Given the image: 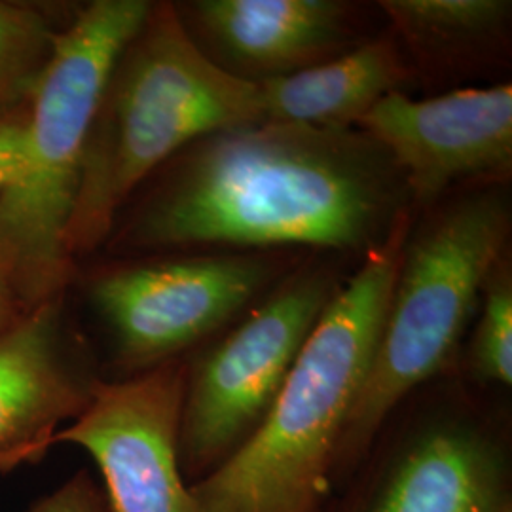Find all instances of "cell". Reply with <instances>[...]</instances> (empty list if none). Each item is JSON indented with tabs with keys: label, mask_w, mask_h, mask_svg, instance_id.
<instances>
[{
	"label": "cell",
	"mask_w": 512,
	"mask_h": 512,
	"mask_svg": "<svg viewBox=\"0 0 512 512\" xmlns=\"http://www.w3.org/2000/svg\"><path fill=\"white\" fill-rule=\"evenodd\" d=\"M147 0H93L61 29L27 107L18 169L0 188V272L25 310L63 296L74 274L73 219L93 116L110 71L147 18Z\"/></svg>",
	"instance_id": "5b68a950"
},
{
	"label": "cell",
	"mask_w": 512,
	"mask_h": 512,
	"mask_svg": "<svg viewBox=\"0 0 512 512\" xmlns=\"http://www.w3.org/2000/svg\"><path fill=\"white\" fill-rule=\"evenodd\" d=\"M255 124H264L258 86L203 54L175 4L152 2L93 116L67 232L74 262L107 243L141 184L184 148Z\"/></svg>",
	"instance_id": "3957f363"
},
{
	"label": "cell",
	"mask_w": 512,
	"mask_h": 512,
	"mask_svg": "<svg viewBox=\"0 0 512 512\" xmlns=\"http://www.w3.org/2000/svg\"><path fill=\"white\" fill-rule=\"evenodd\" d=\"M61 29L44 8L0 0V120L29 107Z\"/></svg>",
	"instance_id": "9a60e30c"
},
{
	"label": "cell",
	"mask_w": 512,
	"mask_h": 512,
	"mask_svg": "<svg viewBox=\"0 0 512 512\" xmlns=\"http://www.w3.org/2000/svg\"><path fill=\"white\" fill-rule=\"evenodd\" d=\"M473 332L461 349L458 374L488 389L512 385V268L509 253L486 277Z\"/></svg>",
	"instance_id": "2e32d148"
},
{
	"label": "cell",
	"mask_w": 512,
	"mask_h": 512,
	"mask_svg": "<svg viewBox=\"0 0 512 512\" xmlns=\"http://www.w3.org/2000/svg\"><path fill=\"white\" fill-rule=\"evenodd\" d=\"M101 380L63 296L23 311L0 334V473L40 463L61 425L86 410Z\"/></svg>",
	"instance_id": "8fae6325"
},
{
	"label": "cell",
	"mask_w": 512,
	"mask_h": 512,
	"mask_svg": "<svg viewBox=\"0 0 512 512\" xmlns=\"http://www.w3.org/2000/svg\"><path fill=\"white\" fill-rule=\"evenodd\" d=\"M27 109L0 120V188L16 173L23 147Z\"/></svg>",
	"instance_id": "ac0fdd59"
},
{
	"label": "cell",
	"mask_w": 512,
	"mask_h": 512,
	"mask_svg": "<svg viewBox=\"0 0 512 512\" xmlns=\"http://www.w3.org/2000/svg\"><path fill=\"white\" fill-rule=\"evenodd\" d=\"M177 10L203 54L253 84L306 71L368 40L357 4L346 0H194Z\"/></svg>",
	"instance_id": "7c38bea8"
},
{
	"label": "cell",
	"mask_w": 512,
	"mask_h": 512,
	"mask_svg": "<svg viewBox=\"0 0 512 512\" xmlns=\"http://www.w3.org/2000/svg\"><path fill=\"white\" fill-rule=\"evenodd\" d=\"M357 128L399 167L414 213L459 188L511 179V84L461 88L427 99L389 93Z\"/></svg>",
	"instance_id": "30bf717a"
},
{
	"label": "cell",
	"mask_w": 512,
	"mask_h": 512,
	"mask_svg": "<svg viewBox=\"0 0 512 512\" xmlns=\"http://www.w3.org/2000/svg\"><path fill=\"white\" fill-rule=\"evenodd\" d=\"M414 69L387 29L306 71L256 84L262 120L319 129H355L385 95L403 92Z\"/></svg>",
	"instance_id": "4fadbf2b"
},
{
	"label": "cell",
	"mask_w": 512,
	"mask_h": 512,
	"mask_svg": "<svg viewBox=\"0 0 512 512\" xmlns=\"http://www.w3.org/2000/svg\"><path fill=\"white\" fill-rule=\"evenodd\" d=\"M25 311L10 277L0 272V334Z\"/></svg>",
	"instance_id": "d6986e66"
},
{
	"label": "cell",
	"mask_w": 512,
	"mask_h": 512,
	"mask_svg": "<svg viewBox=\"0 0 512 512\" xmlns=\"http://www.w3.org/2000/svg\"><path fill=\"white\" fill-rule=\"evenodd\" d=\"M158 175L112 228L114 251L365 256L412 209L399 167L359 128L264 122L224 129L188 145Z\"/></svg>",
	"instance_id": "6da1fadb"
},
{
	"label": "cell",
	"mask_w": 512,
	"mask_h": 512,
	"mask_svg": "<svg viewBox=\"0 0 512 512\" xmlns=\"http://www.w3.org/2000/svg\"><path fill=\"white\" fill-rule=\"evenodd\" d=\"M294 268L289 251L150 256L112 266L88 287L122 380L184 359L230 327Z\"/></svg>",
	"instance_id": "ba28073f"
},
{
	"label": "cell",
	"mask_w": 512,
	"mask_h": 512,
	"mask_svg": "<svg viewBox=\"0 0 512 512\" xmlns=\"http://www.w3.org/2000/svg\"><path fill=\"white\" fill-rule=\"evenodd\" d=\"M186 357L101 380L86 410L55 435L92 456L114 512H202L179 465Z\"/></svg>",
	"instance_id": "9c48e42d"
},
{
	"label": "cell",
	"mask_w": 512,
	"mask_h": 512,
	"mask_svg": "<svg viewBox=\"0 0 512 512\" xmlns=\"http://www.w3.org/2000/svg\"><path fill=\"white\" fill-rule=\"evenodd\" d=\"M416 213L406 211L332 296L255 435L190 486L202 512H323Z\"/></svg>",
	"instance_id": "7a4b0ae2"
},
{
	"label": "cell",
	"mask_w": 512,
	"mask_h": 512,
	"mask_svg": "<svg viewBox=\"0 0 512 512\" xmlns=\"http://www.w3.org/2000/svg\"><path fill=\"white\" fill-rule=\"evenodd\" d=\"M27 512H114L101 482L82 469Z\"/></svg>",
	"instance_id": "e0dca14e"
},
{
	"label": "cell",
	"mask_w": 512,
	"mask_h": 512,
	"mask_svg": "<svg viewBox=\"0 0 512 512\" xmlns=\"http://www.w3.org/2000/svg\"><path fill=\"white\" fill-rule=\"evenodd\" d=\"M414 73H461L505 48L509 0L378 2Z\"/></svg>",
	"instance_id": "5bb4252c"
},
{
	"label": "cell",
	"mask_w": 512,
	"mask_h": 512,
	"mask_svg": "<svg viewBox=\"0 0 512 512\" xmlns=\"http://www.w3.org/2000/svg\"><path fill=\"white\" fill-rule=\"evenodd\" d=\"M505 184L467 186L414 217L365 384L332 467L344 484L389 414L423 385L458 374L480 294L511 236Z\"/></svg>",
	"instance_id": "277c9868"
},
{
	"label": "cell",
	"mask_w": 512,
	"mask_h": 512,
	"mask_svg": "<svg viewBox=\"0 0 512 512\" xmlns=\"http://www.w3.org/2000/svg\"><path fill=\"white\" fill-rule=\"evenodd\" d=\"M340 285L325 264L293 268L186 357L179 465L190 486L219 471L255 435Z\"/></svg>",
	"instance_id": "52a82bcc"
},
{
	"label": "cell",
	"mask_w": 512,
	"mask_h": 512,
	"mask_svg": "<svg viewBox=\"0 0 512 512\" xmlns=\"http://www.w3.org/2000/svg\"><path fill=\"white\" fill-rule=\"evenodd\" d=\"M323 512H512V423L461 374L399 404Z\"/></svg>",
	"instance_id": "8992f818"
}]
</instances>
